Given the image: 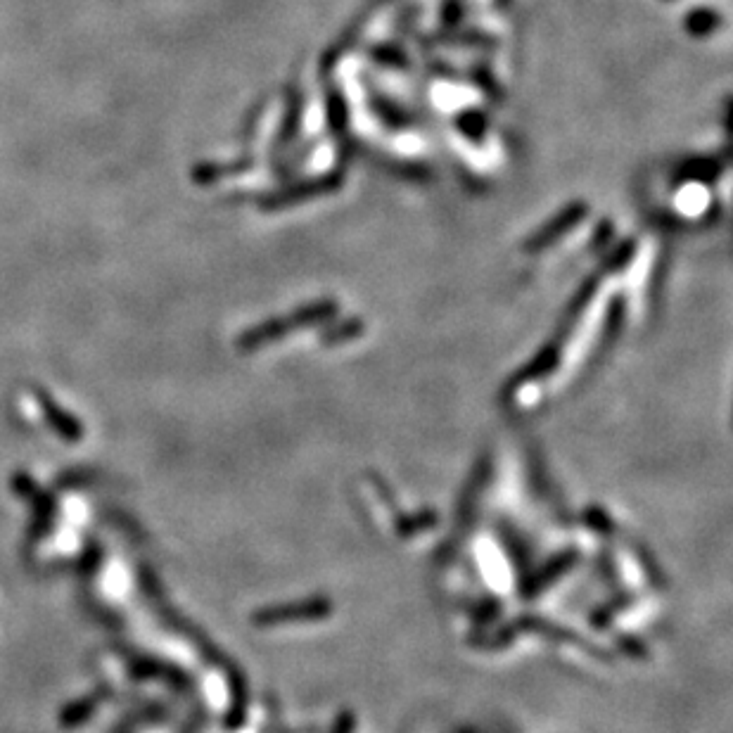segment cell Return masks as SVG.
Returning <instances> with one entry per match:
<instances>
[]
</instances>
